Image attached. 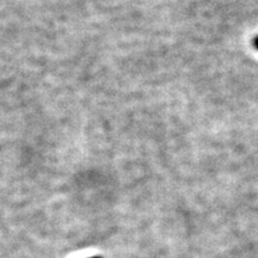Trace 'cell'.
Segmentation results:
<instances>
[{
  "instance_id": "6da1fadb",
  "label": "cell",
  "mask_w": 258,
  "mask_h": 258,
  "mask_svg": "<svg viewBox=\"0 0 258 258\" xmlns=\"http://www.w3.org/2000/svg\"><path fill=\"white\" fill-rule=\"evenodd\" d=\"M90 258H102V257H99V256H95V257H90Z\"/></svg>"
}]
</instances>
